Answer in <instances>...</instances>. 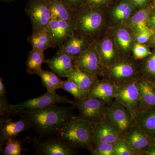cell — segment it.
Instances as JSON below:
<instances>
[{
  "mask_svg": "<svg viewBox=\"0 0 155 155\" xmlns=\"http://www.w3.org/2000/svg\"><path fill=\"white\" fill-rule=\"evenodd\" d=\"M107 103L104 100L87 96L84 100L75 99L72 105L78 110V117L94 124L104 118Z\"/></svg>",
  "mask_w": 155,
  "mask_h": 155,
  "instance_id": "8",
  "label": "cell"
},
{
  "mask_svg": "<svg viewBox=\"0 0 155 155\" xmlns=\"http://www.w3.org/2000/svg\"><path fill=\"white\" fill-rule=\"evenodd\" d=\"M114 37L121 57L129 58L132 56V50L136 43L135 35L127 25L122 24L110 28Z\"/></svg>",
  "mask_w": 155,
  "mask_h": 155,
  "instance_id": "15",
  "label": "cell"
},
{
  "mask_svg": "<svg viewBox=\"0 0 155 155\" xmlns=\"http://www.w3.org/2000/svg\"><path fill=\"white\" fill-rule=\"evenodd\" d=\"M105 117L123 134L136 124V119L127 108L115 99L107 104Z\"/></svg>",
  "mask_w": 155,
  "mask_h": 155,
  "instance_id": "7",
  "label": "cell"
},
{
  "mask_svg": "<svg viewBox=\"0 0 155 155\" xmlns=\"http://www.w3.org/2000/svg\"><path fill=\"white\" fill-rule=\"evenodd\" d=\"M146 45H147L150 48H155V32Z\"/></svg>",
  "mask_w": 155,
  "mask_h": 155,
  "instance_id": "44",
  "label": "cell"
},
{
  "mask_svg": "<svg viewBox=\"0 0 155 155\" xmlns=\"http://www.w3.org/2000/svg\"><path fill=\"white\" fill-rule=\"evenodd\" d=\"M70 8L76 10L86 5L87 0H63Z\"/></svg>",
  "mask_w": 155,
  "mask_h": 155,
  "instance_id": "38",
  "label": "cell"
},
{
  "mask_svg": "<svg viewBox=\"0 0 155 155\" xmlns=\"http://www.w3.org/2000/svg\"><path fill=\"white\" fill-rule=\"evenodd\" d=\"M137 84L140 94L138 114L148 109L155 107V83L138 77Z\"/></svg>",
  "mask_w": 155,
  "mask_h": 155,
  "instance_id": "20",
  "label": "cell"
},
{
  "mask_svg": "<svg viewBox=\"0 0 155 155\" xmlns=\"http://www.w3.org/2000/svg\"><path fill=\"white\" fill-rule=\"evenodd\" d=\"M144 155H155V140H153Z\"/></svg>",
  "mask_w": 155,
  "mask_h": 155,
  "instance_id": "42",
  "label": "cell"
},
{
  "mask_svg": "<svg viewBox=\"0 0 155 155\" xmlns=\"http://www.w3.org/2000/svg\"><path fill=\"white\" fill-rule=\"evenodd\" d=\"M95 45L104 68L110 67L121 58L110 29L101 38L95 42Z\"/></svg>",
  "mask_w": 155,
  "mask_h": 155,
  "instance_id": "14",
  "label": "cell"
},
{
  "mask_svg": "<svg viewBox=\"0 0 155 155\" xmlns=\"http://www.w3.org/2000/svg\"><path fill=\"white\" fill-rule=\"evenodd\" d=\"M151 53V49L146 44L136 43L132 50V56L135 60L141 61Z\"/></svg>",
  "mask_w": 155,
  "mask_h": 155,
  "instance_id": "35",
  "label": "cell"
},
{
  "mask_svg": "<svg viewBox=\"0 0 155 155\" xmlns=\"http://www.w3.org/2000/svg\"><path fill=\"white\" fill-rule=\"evenodd\" d=\"M47 31L52 40L56 48H61L63 42L76 31L75 20H63L52 19Z\"/></svg>",
  "mask_w": 155,
  "mask_h": 155,
  "instance_id": "16",
  "label": "cell"
},
{
  "mask_svg": "<svg viewBox=\"0 0 155 155\" xmlns=\"http://www.w3.org/2000/svg\"><path fill=\"white\" fill-rule=\"evenodd\" d=\"M94 42L88 37L75 31L64 41L62 47L58 51L66 52L74 59L87 49Z\"/></svg>",
  "mask_w": 155,
  "mask_h": 155,
  "instance_id": "19",
  "label": "cell"
},
{
  "mask_svg": "<svg viewBox=\"0 0 155 155\" xmlns=\"http://www.w3.org/2000/svg\"><path fill=\"white\" fill-rule=\"evenodd\" d=\"M50 69L58 76L67 78V74L75 68L74 58L66 52L58 51L55 55L46 61Z\"/></svg>",
  "mask_w": 155,
  "mask_h": 155,
  "instance_id": "21",
  "label": "cell"
},
{
  "mask_svg": "<svg viewBox=\"0 0 155 155\" xmlns=\"http://www.w3.org/2000/svg\"><path fill=\"white\" fill-rule=\"evenodd\" d=\"M22 142L16 138L9 139L2 149L1 154L3 155H21L24 150L22 146Z\"/></svg>",
  "mask_w": 155,
  "mask_h": 155,
  "instance_id": "31",
  "label": "cell"
},
{
  "mask_svg": "<svg viewBox=\"0 0 155 155\" xmlns=\"http://www.w3.org/2000/svg\"><path fill=\"white\" fill-rule=\"evenodd\" d=\"M44 52L32 48L28 52L25 65L26 71L29 75H38L41 70V66L46 63Z\"/></svg>",
  "mask_w": 155,
  "mask_h": 155,
  "instance_id": "27",
  "label": "cell"
},
{
  "mask_svg": "<svg viewBox=\"0 0 155 155\" xmlns=\"http://www.w3.org/2000/svg\"><path fill=\"white\" fill-rule=\"evenodd\" d=\"M154 7L152 3L147 7L138 9L127 20L125 25L130 27L135 35L149 28L150 14Z\"/></svg>",
  "mask_w": 155,
  "mask_h": 155,
  "instance_id": "22",
  "label": "cell"
},
{
  "mask_svg": "<svg viewBox=\"0 0 155 155\" xmlns=\"http://www.w3.org/2000/svg\"><path fill=\"white\" fill-rule=\"evenodd\" d=\"M117 88L118 85L116 84L102 78L99 79L91 91L88 97L100 99L109 103L115 99Z\"/></svg>",
  "mask_w": 155,
  "mask_h": 155,
  "instance_id": "23",
  "label": "cell"
},
{
  "mask_svg": "<svg viewBox=\"0 0 155 155\" xmlns=\"http://www.w3.org/2000/svg\"><path fill=\"white\" fill-rule=\"evenodd\" d=\"M150 55L140 61L139 77L155 83V48Z\"/></svg>",
  "mask_w": 155,
  "mask_h": 155,
  "instance_id": "29",
  "label": "cell"
},
{
  "mask_svg": "<svg viewBox=\"0 0 155 155\" xmlns=\"http://www.w3.org/2000/svg\"><path fill=\"white\" fill-rule=\"evenodd\" d=\"M67 78L89 93L99 80L98 76L82 71L76 67L68 73Z\"/></svg>",
  "mask_w": 155,
  "mask_h": 155,
  "instance_id": "24",
  "label": "cell"
},
{
  "mask_svg": "<svg viewBox=\"0 0 155 155\" xmlns=\"http://www.w3.org/2000/svg\"><path fill=\"white\" fill-rule=\"evenodd\" d=\"M122 136L132 147L137 155H144L153 140L137 124Z\"/></svg>",
  "mask_w": 155,
  "mask_h": 155,
  "instance_id": "18",
  "label": "cell"
},
{
  "mask_svg": "<svg viewBox=\"0 0 155 155\" xmlns=\"http://www.w3.org/2000/svg\"><path fill=\"white\" fill-rule=\"evenodd\" d=\"M140 61L133 57L122 58L110 67L104 69L102 78L119 85L139 77Z\"/></svg>",
  "mask_w": 155,
  "mask_h": 155,
  "instance_id": "5",
  "label": "cell"
},
{
  "mask_svg": "<svg viewBox=\"0 0 155 155\" xmlns=\"http://www.w3.org/2000/svg\"><path fill=\"white\" fill-rule=\"evenodd\" d=\"M19 116L20 119L16 121L8 116H4L0 119V150L9 139L16 138L20 134L31 127L30 122L25 115Z\"/></svg>",
  "mask_w": 155,
  "mask_h": 155,
  "instance_id": "10",
  "label": "cell"
},
{
  "mask_svg": "<svg viewBox=\"0 0 155 155\" xmlns=\"http://www.w3.org/2000/svg\"><path fill=\"white\" fill-rule=\"evenodd\" d=\"M116 2V0H87L86 5L90 7L108 8Z\"/></svg>",
  "mask_w": 155,
  "mask_h": 155,
  "instance_id": "37",
  "label": "cell"
},
{
  "mask_svg": "<svg viewBox=\"0 0 155 155\" xmlns=\"http://www.w3.org/2000/svg\"><path fill=\"white\" fill-rule=\"evenodd\" d=\"M89 151L92 155H115L114 143H94Z\"/></svg>",
  "mask_w": 155,
  "mask_h": 155,
  "instance_id": "33",
  "label": "cell"
},
{
  "mask_svg": "<svg viewBox=\"0 0 155 155\" xmlns=\"http://www.w3.org/2000/svg\"><path fill=\"white\" fill-rule=\"evenodd\" d=\"M56 136L74 149L90 150L94 143L93 124L78 116H72Z\"/></svg>",
  "mask_w": 155,
  "mask_h": 155,
  "instance_id": "3",
  "label": "cell"
},
{
  "mask_svg": "<svg viewBox=\"0 0 155 155\" xmlns=\"http://www.w3.org/2000/svg\"><path fill=\"white\" fill-rule=\"evenodd\" d=\"M138 9L142 8L152 4L153 0H130Z\"/></svg>",
  "mask_w": 155,
  "mask_h": 155,
  "instance_id": "39",
  "label": "cell"
},
{
  "mask_svg": "<svg viewBox=\"0 0 155 155\" xmlns=\"http://www.w3.org/2000/svg\"><path fill=\"white\" fill-rule=\"evenodd\" d=\"M51 19L75 20L76 10L70 8L63 0H51Z\"/></svg>",
  "mask_w": 155,
  "mask_h": 155,
  "instance_id": "26",
  "label": "cell"
},
{
  "mask_svg": "<svg viewBox=\"0 0 155 155\" xmlns=\"http://www.w3.org/2000/svg\"><path fill=\"white\" fill-rule=\"evenodd\" d=\"M32 48L44 51L45 50L56 48L52 40L47 31L42 30L35 34H31L27 39Z\"/></svg>",
  "mask_w": 155,
  "mask_h": 155,
  "instance_id": "28",
  "label": "cell"
},
{
  "mask_svg": "<svg viewBox=\"0 0 155 155\" xmlns=\"http://www.w3.org/2000/svg\"><path fill=\"white\" fill-rule=\"evenodd\" d=\"M137 78L118 85L115 97V99L127 108L135 119L140 100Z\"/></svg>",
  "mask_w": 155,
  "mask_h": 155,
  "instance_id": "9",
  "label": "cell"
},
{
  "mask_svg": "<svg viewBox=\"0 0 155 155\" xmlns=\"http://www.w3.org/2000/svg\"><path fill=\"white\" fill-rule=\"evenodd\" d=\"M137 7L130 0H119L107 8L110 28L125 24L136 11Z\"/></svg>",
  "mask_w": 155,
  "mask_h": 155,
  "instance_id": "12",
  "label": "cell"
},
{
  "mask_svg": "<svg viewBox=\"0 0 155 155\" xmlns=\"http://www.w3.org/2000/svg\"><path fill=\"white\" fill-rule=\"evenodd\" d=\"M75 20L76 31L94 42L101 38L110 28L107 8L83 6L76 10Z\"/></svg>",
  "mask_w": 155,
  "mask_h": 155,
  "instance_id": "2",
  "label": "cell"
},
{
  "mask_svg": "<svg viewBox=\"0 0 155 155\" xmlns=\"http://www.w3.org/2000/svg\"><path fill=\"white\" fill-rule=\"evenodd\" d=\"M38 75L40 77L43 85L47 90V91L56 93L58 89L62 88L63 81L55 73L52 71H45L41 69Z\"/></svg>",
  "mask_w": 155,
  "mask_h": 155,
  "instance_id": "30",
  "label": "cell"
},
{
  "mask_svg": "<svg viewBox=\"0 0 155 155\" xmlns=\"http://www.w3.org/2000/svg\"><path fill=\"white\" fill-rule=\"evenodd\" d=\"M1 2L3 3H11L14 1V0H0Z\"/></svg>",
  "mask_w": 155,
  "mask_h": 155,
  "instance_id": "45",
  "label": "cell"
},
{
  "mask_svg": "<svg viewBox=\"0 0 155 155\" xmlns=\"http://www.w3.org/2000/svg\"><path fill=\"white\" fill-rule=\"evenodd\" d=\"M155 32V31L148 28L135 35L136 43L147 44Z\"/></svg>",
  "mask_w": 155,
  "mask_h": 155,
  "instance_id": "36",
  "label": "cell"
},
{
  "mask_svg": "<svg viewBox=\"0 0 155 155\" xmlns=\"http://www.w3.org/2000/svg\"><path fill=\"white\" fill-rule=\"evenodd\" d=\"M25 11L32 25L31 34L47 29L51 20V0H27Z\"/></svg>",
  "mask_w": 155,
  "mask_h": 155,
  "instance_id": "6",
  "label": "cell"
},
{
  "mask_svg": "<svg viewBox=\"0 0 155 155\" xmlns=\"http://www.w3.org/2000/svg\"><path fill=\"white\" fill-rule=\"evenodd\" d=\"M115 155H137L132 147L121 137L114 143Z\"/></svg>",
  "mask_w": 155,
  "mask_h": 155,
  "instance_id": "34",
  "label": "cell"
},
{
  "mask_svg": "<svg viewBox=\"0 0 155 155\" xmlns=\"http://www.w3.org/2000/svg\"><path fill=\"white\" fill-rule=\"evenodd\" d=\"M149 25L150 28L155 31V7H154L151 11L149 17Z\"/></svg>",
  "mask_w": 155,
  "mask_h": 155,
  "instance_id": "41",
  "label": "cell"
},
{
  "mask_svg": "<svg viewBox=\"0 0 155 155\" xmlns=\"http://www.w3.org/2000/svg\"><path fill=\"white\" fill-rule=\"evenodd\" d=\"M116 1H119V0H116Z\"/></svg>",
  "mask_w": 155,
  "mask_h": 155,
  "instance_id": "47",
  "label": "cell"
},
{
  "mask_svg": "<svg viewBox=\"0 0 155 155\" xmlns=\"http://www.w3.org/2000/svg\"><path fill=\"white\" fill-rule=\"evenodd\" d=\"M8 104L6 95L0 97V114L1 116H3L5 115V112Z\"/></svg>",
  "mask_w": 155,
  "mask_h": 155,
  "instance_id": "40",
  "label": "cell"
},
{
  "mask_svg": "<svg viewBox=\"0 0 155 155\" xmlns=\"http://www.w3.org/2000/svg\"><path fill=\"white\" fill-rule=\"evenodd\" d=\"M62 88L72 94L76 100L84 99L89 94V93L83 90L74 81L68 79L63 81Z\"/></svg>",
  "mask_w": 155,
  "mask_h": 155,
  "instance_id": "32",
  "label": "cell"
},
{
  "mask_svg": "<svg viewBox=\"0 0 155 155\" xmlns=\"http://www.w3.org/2000/svg\"><path fill=\"white\" fill-rule=\"evenodd\" d=\"M61 103L72 105L73 101H70L66 97L60 95L56 92L47 91L40 96L26 100L17 104H9L4 116H20L31 111Z\"/></svg>",
  "mask_w": 155,
  "mask_h": 155,
  "instance_id": "4",
  "label": "cell"
},
{
  "mask_svg": "<svg viewBox=\"0 0 155 155\" xmlns=\"http://www.w3.org/2000/svg\"><path fill=\"white\" fill-rule=\"evenodd\" d=\"M6 94H7V91H6L5 84L3 82L2 78H0V97L5 96Z\"/></svg>",
  "mask_w": 155,
  "mask_h": 155,
  "instance_id": "43",
  "label": "cell"
},
{
  "mask_svg": "<svg viewBox=\"0 0 155 155\" xmlns=\"http://www.w3.org/2000/svg\"><path fill=\"white\" fill-rule=\"evenodd\" d=\"M74 59L76 68L99 77H102L104 68L96 49L95 42Z\"/></svg>",
  "mask_w": 155,
  "mask_h": 155,
  "instance_id": "13",
  "label": "cell"
},
{
  "mask_svg": "<svg viewBox=\"0 0 155 155\" xmlns=\"http://www.w3.org/2000/svg\"><path fill=\"white\" fill-rule=\"evenodd\" d=\"M75 106L62 107L57 104L24 114L40 138L56 135L64 124L73 116Z\"/></svg>",
  "mask_w": 155,
  "mask_h": 155,
  "instance_id": "1",
  "label": "cell"
},
{
  "mask_svg": "<svg viewBox=\"0 0 155 155\" xmlns=\"http://www.w3.org/2000/svg\"><path fill=\"white\" fill-rule=\"evenodd\" d=\"M136 121L140 127L155 140V107L139 113L136 118Z\"/></svg>",
  "mask_w": 155,
  "mask_h": 155,
  "instance_id": "25",
  "label": "cell"
},
{
  "mask_svg": "<svg viewBox=\"0 0 155 155\" xmlns=\"http://www.w3.org/2000/svg\"><path fill=\"white\" fill-rule=\"evenodd\" d=\"M92 124L94 143H113L123 135L121 131L105 117Z\"/></svg>",
  "mask_w": 155,
  "mask_h": 155,
  "instance_id": "17",
  "label": "cell"
},
{
  "mask_svg": "<svg viewBox=\"0 0 155 155\" xmlns=\"http://www.w3.org/2000/svg\"><path fill=\"white\" fill-rule=\"evenodd\" d=\"M37 154L40 155H73L75 149L58 137L37 138L34 143Z\"/></svg>",
  "mask_w": 155,
  "mask_h": 155,
  "instance_id": "11",
  "label": "cell"
},
{
  "mask_svg": "<svg viewBox=\"0 0 155 155\" xmlns=\"http://www.w3.org/2000/svg\"><path fill=\"white\" fill-rule=\"evenodd\" d=\"M153 5L155 7V0H153Z\"/></svg>",
  "mask_w": 155,
  "mask_h": 155,
  "instance_id": "46",
  "label": "cell"
}]
</instances>
